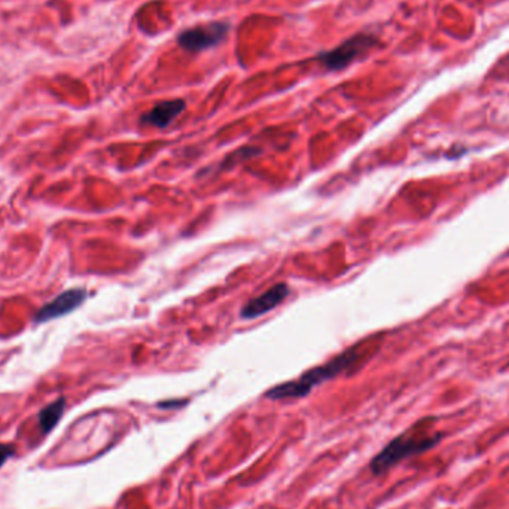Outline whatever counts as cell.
Segmentation results:
<instances>
[{"mask_svg":"<svg viewBox=\"0 0 509 509\" xmlns=\"http://www.w3.org/2000/svg\"><path fill=\"white\" fill-rule=\"evenodd\" d=\"M88 297L90 294L85 288L66 289L36 312L33 324L42 325V324L56 321V319H62L78 310L87 301Z\"/></svg>","mask_w":509,"mask_h":509,"instance_id":"4","label":"cell"},{"mask_svg":"<svg viewBox=\"0 0 509 509\" xmlns=\"http://www.w3.org/2000/svg\"><path fill=\"white\" fill-rule=\"evenodd\" d=\"M368 342H359L351 349H347L344 353L337 356L330 362L310 369L307 373H304L301 377L292 382L281 383L277 386L272 387L265 393V398L272 401L283 400H298L307 396L313 391V387L319 386L322 383L328 382L331 378L337 377L341 373L350 371L359 364L360 360L369 358L368 350H367Z\"/></svg>","mask_w":509,"mask_h":509,"instance_id":"1","label":"cell"},{"mask_svg":"<svg viewBox=\"0 0 509 509\" xmlns=\"http://www.w3.org/2000/svg\"><path fill=\"white\" fill-rule=\"evenodd\" d=\"M375 39L369 35H356L350 39L342 42L337 48L319 56V62L330 71H342L349 65L364 57L369 49L374 48Z\"/></svg>","mask_w":509,"mask_h":509,"instance_id":"3","label":"cell"},{"mask_svg":"<svg viewBox=\"0 0 509 509\" xmlns=\"http://www.w3.org/2000/svg\"><path fill=\"white\" fill-rule=\"evenodd\" d=\"M441 438H443L441 434H420V432H416V427L407 430L395 439H392L386 447H383L380 453L373 457V461L369 463V470L375 477L386 474L387 470H391L393 466L405 459L422 454L436 447L441 443Z\"/></svg>","mask_w":509,"mask_h":509,"instance_id":"2","label":"cell"},{"mask_svg":"<svg viewBox=\"0 0 509 509\" xmlns=\"http://www.w3.org/2000/svg\"><path fill=\"white\" fill-rule=\"evenodd\" d=\"M65 410H66V400L65 398H58L51 404L47 405L45 409L40 410L39 414H38V422H39L42 434H49L57 426L63 414H65Z\"/></svg>","mask_w":509,"mask_h":509,"instance_id":"8","label":"cell"},{"mask_svg":"<svg viewBox=\"0 0 509 509\" xmlns=\"http://www.w3.org/2000/svg\"><path fill=\"white\" fill-rule=\"evenodd\" d=\"M229 26L225 22H211L204 26L193 27L177 36V44L186 51L198 53L220 45L229 35Z\"/></svg>","mask_w":509,"mask_h":509,"instance_id":"5","label":"cell"},{"mask_svg":"<svg viewBox=\"0 0 509 509\" xmlns=\"http://www.w3.org/2000/svg\"><path fill=\"white\" fill-rule=\"evenodd\" d=\"M186 103L180 99L161 101L142 116V123L151 127L166 128L184 112Z\"/></svg>","mask_w":509,"mask_h":509,"instance_id":"7","label":"cell"},{"mask_svg":"<svg viewBox=\"0 0 509 509\" xmlns=\"http://www.w3.org/2000/svg\"><path fill=\"white\" fill-rule=\"evenodd\" d=\"M289 295V288L286 283H277L267 292L259 295L258 298L252 299L242 310L243 319H254L263 316L265 313L272 312L279 304Z\"/></svg>","mask_w":509,"mask_h":509,"instance_id":"6","label":"cell"},{"mask_svg":"<svg viewBox=\"0 0 509 509\" xmlns=\"http://www.w3.org/2000/svg\"><path fill=\"white\" fill-rule=\"evenodd\" d=\"M15 448L11 444H0V468L4 465V462L8 461L9 457L13 456Z\"/></svg>","mask_w":509,"mask_h":509,"instance_id":"9","label":"cell"}]
</instances>
